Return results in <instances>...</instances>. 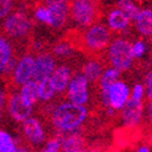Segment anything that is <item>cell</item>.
I'll list each match as a JSON object with an SVG mask.
<instances>
[{
    "label": "cell",
    "instance_id": "cell-1",
    "mask_svg": "<svg viewBox=\"0 0 152 152\" xmlns=\"http://www.w3.org/2000/svg\"><path fill=\"white\" fill-rule=\"evenodd\" d=\"M73 48V50H80L86 56L100 57L105 53L111 42L110 29L101 23H95L85 32L71 31L63 38Z\"/></svg>",
    "mask_w": 152,
    "mask_h": 152
},
{
    "label": "cell",
    "instance_id": "cell-2",
    "mask_svg": "<svg viewBox=\"0 0 152 152\" xmlns=\"http://www.w3.org/2000/svg\"><path fill=\"white\" fill-rule=\"evenodd\" d=\"M50 121L61 133L78 129L88 117V110L84 105L62 102L49 111Z\"/></svg>",
    "mask_w": 152,
    "mask_h": 152
},
{
    "label": "cell",
    "instance_id": "cell-3",
    "mask_svg": "<svg viewBox=\"0 0 152 152\" xmlns=\"http://www.w3.org/2000/svg\"><path fill=\"white\" fill-rule=\"evenodd\" d=\"M68 11L72 20L82 27H90L102 17L100 0H68Z\"/></svg>",
    "mask_w": 152,
    "mask_h": 152
},
{
    "label": "cell",
    "instance_id": "cell-4",
    "mask_svg": "<svg viewBox=\"0 0 152 152\" xmlns=\"http://www.w3.org/2000/svg\"><path fill=\"white\" fill-rule=\"evenodd\" d=\"M134 58L132 42L124 38H118L108 45L107 60L110 65H112L113 68H117L119 72L128 71L133 66Z\"/></svg>",
    "mask_w": 152,
    "mask_h": 152
},
{
    "label": "cell",
    "instance_id": "cell-5",
    "mask_svg": "<svg viewBox=\"0 0 152 152\" xmlns=\"http://www.w3.org/2000/svg\"><path fill=\"white\" fill-rule=\"evenodd\" d=\"M33 28V20L26 11L17 10L5 20L3 24V32L11 39H23L28 38Z\"/></svg>",
    "mask_w": 152,
    "mask_h": 152
},
{
    "label": "cell",
    "instance_id": "cell-6",
    "mask_svg": "<svg viewBox=\"0 0 152 152\" xmlns=\"http://www.w3.org/2000/svg\"><path fill=\"white\" fill-rule=\"evenodd\" d=\"M88 79L83 73L75 74L68 83L67 96L71 102L77 105H85L89 101V91H88Z\"/></svg>",
    "mask_w": 152,
    "mask_h": 152
},
{
    "label": "cell",
    "instance_id": "cell-7",
    "mask_svg": "<svg viewBox=\"0 0 152 152\" xmlns=\"http://www.w3.org/2000/svg\"><path fill=\"white\" fill-rule=\"evenodd\" d=\"M33 69H34V57L33 55H24L21 57V60L17 62L15 67L14 74L11 77V83L10 85L12 86H21L23 83L32 79L33 75Z\"/></svg>",
    "mask_w": 152,
    "mask_h": 152
},
{
    "label": "cell",
    "instance_id": "cell-8",
    "mask_svg": "<svg viewBox=\"0 0 152 152\" xmlns=\"http://www.w3.org/2000/svg\"><path fill=\"white\" fill-rule=\"evenodd\" d=\"M7 108L11 117L17 122H23L24 119H27L28 117H31L33 108L32 105L28 104L26 100L22 97L21 94L14 93L10 94L9 99H7Z\"/></svg>",
    "mask_w": 152,
    "mask_h": 152
},
{
    "label": "cell",
    "instance_id": "cell-9",
    "mask_svg": "<svg viewBox=\"0 0 152 152\" xmlns=\"http://www.w3.org/2000/svg\"><path fill=\"white\" fill-rule=\"evenodd\" d=\"M108 101H110V107H112L116 111H121L125 102L128 101L130 91L129 88L123 82H115L108 88Z\"/></svg>",
    "mask_w": 152,
    "mask_h": 152
},
{
    "label": "cell",
    "instance_id": "cell-10",
    "mask_svg": "<svg viewBox=\"0 0 152 152\" xmlns=\"http://www.w3.org/2000/svg\"><path fill=\"white\" fill-rule=\"evenodd\" d=\"M122 111V119L126 124V126H136L137 123L140 122L142 117V111L144 105L141 100H135V99H128V101L123 106Z\"/></svg>",
    "mask_w": 152,
    "mask_h": 152
},
{
    "label": "cell",
    "instance_id": "cell-11",
    "mask_svg": "<svg viewBox=\"0 0 152 152\" xmlns=\"http://www.w3.org/2000/svg\"><path fill=\"white\" fill-rule=\"evenodd\" d=\"M22 129L28 140V144L32 146H39L45 140V133L39 121L35 118H27L22 122Z\"/></svg>",
    "mask_w": 152,
    "mask_h": 152
},
{
    "label": "cell",
    "instance_id": "cell-12",
    "mask_svg": "<svg viewBox=\"0 0 152 152\" xmlns=\"http://www.w3.org/2000/svg\"><path fill=\"white\" fill-rule=\"evenodd\" d=\"M55 68V58L53 55L42 53L34 58V69L32 79L39 82L45 77H50Z\"/></svg>",
    "mask_w": 152,
    "mask_h": 152
},
{
    "label": "cell",
    "instance_id": "cell-13",
    "mask_svg": "<svg viewBox=\"0 0 152 152\" xmlns=\"http://www.w3.org/2000/svg\"><path fill=\"white\" fill-rule=\"evenodd\" d=\"M48 9L50 12L49 27H51L54 29H60L62 27H65V24L67 23V20H68V15H69L68 1L48 5Z\"/></svg>",
    "mask_w": 152,
    "mask_h": 152
},
{
    "label": "cell",
    "instance_id": "cell-14",
    "mask_svg": "<svg viewBox=\"0 0 152 152\" xmlns=\"http://www.w3.org/2000/svg\"><path fill=\"white\" fill-rule=\"evenodd\" d=\"M61 142V150L65 152H82L89 150L86 139L82 135V133H77L72 130L67 136H58Z\"/></svg>",
    "mask_w": 152,
    "mask_h": 152
},
{
    "label": "cell",
    "instance_id": "cell-15",
    "mask_svg": "<svg viewBox=\"0 0 152 152\" xmlns=\"http://www.w3.org/2000/svg\"><path fill=\"white\" fill-rule=\"evenodd\" d=\"M71 68L66 65H60L54 68L53 73L50 74V80L53 83V86L56 93H63L71 80Z\"/></svg>",
    "mask_w": 152,
    "mask_h": 152
},
{
    "label": "cell",
    "instance_id": "cell-16",
    "mask_svg": "<svg viewBox=\"0 0 152 152\" xmlns=\"http://www.w3.org/2000/svg\"><path fill=\"white\" fill-rule=\"evenodd\" d=\"M82 73L85 75L88 82L95 84V83L100 82L101 75L104 73V65L101 63V61L99 58L93 57V60H89L83 65Z\"/></svg>",
    "mask_w": 152,
    "mask_h": 152
},
{
    "label": "cell",
    "instance_id": "cell-17",
    "mask_svg": "<svg viewBox=\"0 0 152 152\" xmlns=\"http://www.w3.org/2000/svg\"><path fill=\"white\" fill-rule=\"evenodd\" d=\"M107 22H108V27L112 31L118 32V31H124L125 28L129 27L130 18L126 16L119 7H116L108 14Z\"/></svg>",
    "mask_w": 152,
    "mask_h": 152
},
{
    "label": "cell",
    "instance_id": "cell-18",
    "mask_svg": "<svg viewBox=\"0 0 152 152\" xmlns=\"http://www.w3.org/2000/svg\"><path fill=\"white\" fill-rule=\"evenodd\" d=\"M135 26L139 33L152 37V10H141L135 18Z\"/></svg>",
    "mask_w": 152,
    "mask_h": 152
},
{
    "label": "cell",
    "instance_id": "cell-19",
    "mask_svg": "<svg viewBox=\"0 0 152 152\" xmlns=\"http://www.w3.org/2000/svg\"><path fill=\"white\" fill-rule=\"evenodd\" d=\"M20 94L32 106L34 104H37L38 99H39V97H38V82L34 80V79H29L26 83H23L21 85Z\"/></svg>",
    "mask_w": 152,
    "mask_h": 152
},
{
    "label": "cell",
    "instance_id": "cell-20",
    "mask_svg": "<svg viewBox=\"0 0 152 152\" xmlns=\"http://www.w3.org/2000/svg\"><path fill=\"white\" fill-rule=\"evenodd\" d=\"M56 91L50 80V77H45L38 82V97L42 101H50L55 96Z\"/></svg>",
    "mask_w": 152,
    "mask_h": 152
},
{
    "label": "cell",
    "instance_id": "cell-21",
    "mask_svg": "<svg viewBox=\"0 0 152 152\" xmlns=\"http://www.w3.org/2000/svg\"><path fill=\"white\" fill-rule=\"evenodd\" d=\"M121 75V72L117 69V68H110L107 71H105L102 73L100 78V82H99V85H100V90L101 91H108V88L118 80Z\"/></svg>",
    "mask_w": 152,
    "mask_h": 152
},
{
    "label": "cell",
    "instance_id": "cell-22",
    "mask_svg": "<svg viewBox=\"0 0 152 152\" xmlns=\"http://www.w3.org/2000/svg\"><path fill=\"white\" fill-rule=\"evenodd\" d=\"M11 57H12V46L4 37H0V73L4 71Z\"/></svg>",
    "mask_w": 152,
    "mask_h": 152
},
{
    "label": "cell",
    "instance_id": "cell-23",
    "mask_svg": "<svg viewBox=\"0 0 152 152\" xmlns=\"http://www.w3.org/2000/svg\"><path fill=\"white\" fill-rule=\"evenodd\" d=\"M117 7H119L124 14L130 18V21H135L137 15L140 14V7L134 4L133 0H118Z\"/></svg>",
    "mask_w": 152,
    "mask_h": 152
},
{
    "label": "cell",
    "instance_id": "cell-24",
    "mask_svg": "<svg viewBox=\"0 0 152 152\" xmlns=\"http://www.w3.org/2000/svg\"><path fill=\"white\" fill-rule=\"evenodd\" d=\"M16 141L12 139V136L0 130V152H16Z\"/></svg>",
    "mask_w": 152,
    "mask_h": 152
},
{
    "label": "cell",
    "instance_id": "cell-25",
    "mask_svg": "<svg viewBox=\"0 0 152 152\" xmlns=\"http://www.w3.org/2000/svg\"><path fill=\"white\" fill-rule=\"evenodd\" d=\"M54 54L58 57H67L69 56L72 53H73V48L72 45L66 40V39H63L61 42H58L55 46H54Z\"/></svg>",
    "mask_w": 152,
    "mask_h": 152
},
{
    "label": "cell",
    "instance_id": "cell-26",
    "mask_svg": "<svg viewBox=\"0 0 152 152\" xmlns=\"http://www.w3.org/2000/svg\"><path fill=\"white\" fill-rule=\"evenodd\" d=\"M34 16H35V18L38 21H40L43 23H46L49 26V23H50V12H49L48 6H45V5H38V6H35Z\"/></svg>",
    "mask_w": 152,
    "mask_h": 152
},
{
    "label": "cell",
    "instance_id": "cell-27",
    "mask_svg": "<svg viewBox=\"0 0 152 152\" xmlns=\"http://www.w3.org/2000/svg\"><path fill=\"white\" fill-rule=\"evenodd\" d=\"M44 152H57L61 151V142H60V137H51L50 140L46 142L45 147L43 148Z\"/></svg>",
    "mask_w": 152,
    "mask_h": 152
},
{
    "label": "cell",
    "instance_id": "cell-28",
    "mask_svg": "<svg viewBox=\"0 0 152 152\" xmlns=\"http://www.w3.org/2000/svg\"><path fill=\"white\" fill-rule=\"evenodd\" d=\"M14 6V0H0V20L5 18Z\"/></svg>",
    "mask_w": 152,
    "mask_h": 152
},
{
    "label": "cell",
    "instance_id": "cell-29",
    "mask_svg": "<svg viewBox=\"0 0 152 152\" xmlns=\"http://www.w3.org/2000/svg\"><path fill=\"white\" fill-rule=\"evenodd\" d=\"M145 50H146V45H145L144 42H141V40L136 42L133 45V55H134V57L140 58L145 54Z\"/></svg>",
    "mask_w": 152,
    "mask_h": 152
},
{
    "label": "cell",
    "instance_id": "cell-30",
    "mask_svg": "<svg viewBox=\"0 0 152 152\" xmlns=\"http://www.w3.org/2000/svg\"><path fill=\"white\" fill-rule=\"evenodd\" d=\"M144 85L142 84H136L133 89V94H132V97L135 99V100H142L144 97Z\"/></svg>",
    "mask_w": 152,
    "mask_h": 152
},
{
    "label": "cell",
    "instance_id": "cell-31",
    "mask_svg": "<svg viewBox=\"0 0 152 152\" xmlns=\"http://www.w3.org/2000/svg\"><path fill=\"white\" fill-rule=\"evenodd\" d=\"M145 84L147 90V100L152 99V71H150L145 77Z\"/></svg>",
    "mask_w": 152,
    "mask_h": 152
},
{
    "label": "cell",
    "instance_id": "cell-32",
    "mask_svg": "<svg viewBox=\"0 0 152 152\" xmlns=\"http://www.w3.org/2000/svg\"><path fill=\"white\" fill-rule=\"evenodd\" d=\"M68 0H39V5H51V4H56V3H65Z\"/></svg>",
    "mask_w": 152,
    "mask_h": 152
},
{
    "label": "cell",
    "instance_id": "cell-33",
    "mask_svg": "<svg viewBox=\"0 0 152 152\" xmlns=\"http://www.w3.org/2000/svg\"><path fill=\"white\" fill-rule=\"evenodd\" d=\"M7 97H6V93L4 90H0V110L4 107V105L6 104Z\"/></svg>",
    "mask_w": 152,
    "mask_h": 152
},
{
    "label": "cell",
    "instance_id": "cell-34",
    "mask_svg": "<svg viewBox=\"0 0 152 152\" xmlns=\"http://www.w3.org/2000/svg\"><path fill=\"white\" fill-rule=\"evenodd\" d=\"M148 104H147V117L148 119L152 121V99L151 100H147Z\"/></svg>",
    "mask_w": 152,
    "mask_h": 152
},
{
    "label": "cell",
    "instance_id": "cell-35",
    "mask_svg": "<svg viewBox=\"0 0 152 152\" xmlns=\"http://www.w3.org/2000/svg\"><path fill=\"white\" fill-rule=\"evenodd\" d=\"M137 151H139V152H150V147L140 146V147H137Z\"/></svg>",
    "mask_w": 152,
    "mask_h": 152
},
{
    "label": "cell",
    "instance_id": "cell-36",
    "mask_svg": "<svg viewBox=\"0 0 152 152\" xmlns=\"http://www.w3.org/2000/svg\"><path fill=\"white\" fill-rule=\"evenodd\" d=\"M148 144H150V146H152V136H150V141H148Z\"/></svg>",
    "mask_w": 152,
    "mask_h": 152
},
{
    "label": "cell",
    "instance_id": "cell-37",
    "mask_svg": "<svg viewBox=\"0 0 152 152\" xmlns=\"http://www.w3.org/2000/svg\"><path fill=\"white\" fill-rule=\"evenodd\" d=\"M17 1H21V3H24V0H17Z\"/></svg>",
    "mask_w": 152,
    "mask_h": 152
},
{
    "label": "cell",
    "instance_id": "cell-38",
    "mask_svg": "<svg viewBox=\"0 0 152 152\" xmlns=\"http://www.w3.org/2000/svg\"><path fill=\"white\" fill-rule=\"evenodd\" d=\"M151 65H152V57H151Z\"/></svg>",
    "mask_w": 152,
    "mask_h": 152
}]
</instances>
